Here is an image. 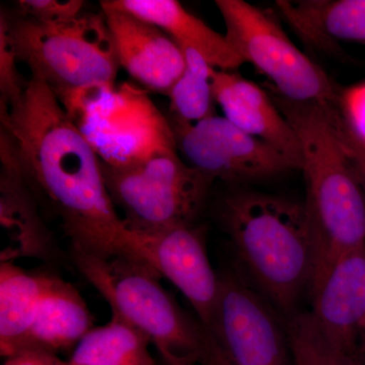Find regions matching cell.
Returning <instances> with one entry per match:
<instances>
[{"label":"cell","mask_w":365,"mask_h":365,"mask_svg":"<svg viewBox=\"0 0 365 365\" xmlns=\"http://www.w3.org/2000/svg\"><path fill=\"white\" fill-rule=\"evenodd\" d=\"M292 365H361L336 349L317 326L311 312L285 318Z\"/></svg>","instance_id":"44dd1931"},{"label":"cell","mask_w":365,"mask_h":365,"mask_svg":"<svg viewBox=\"0 0 365 365\" xmlns=\"http://www.w3.org/2000/svg\"><path fill=\"white\" fill-rule=\"evenodd\" d=\"M212 90L228 121L270 144L302 170L304 155L299 136L269 93L234 71L218 69L212 72Z\"/></svg>","instance_id":"5bb4252c"},{"label":"cell","mask_w":365,"mask_h":365,"mask_svg":"<svg viewBox=\"0 0 365 365\" xmlns=\"http://www.w3.org/2000/svg\"><path fill=\"white\" fill-rule=\"evenodd\" d=\"M26 184L49 204L72 250L122 256L129 230L103 176L102 160L52 91L31 76L16 104L0 109Z\"/></svg>","instance_id":"6da1fadb"},{"label":"cell","mask_w":365,"mask_h":365,"mask_svg":"<svg viewBox=\"0 0 365 365\" xmlns=\"http://www.w3.org/2000/svg\"><path fill=\"white\" fill-rule=\"evenodd\" d=\"M220 216L237 258L261 294L284 318L313 280V235L304 203L241 191L223 199Z\"/></svg>","instance_id":"3957f363"},{"label":"cell","mask_w":365,"mask_h":365,"mask_svg":"<svg viewBox=\"0 0 365 365\" xmlns=\"http://www.w3.org/2000/svg\"><path fill=\"white\" fill-rule=\"evenodd\" d=\"M101 9L120 67L145 88L168 96L185 69L180 46L153 24L102 4Z\"/></svg>","instance_id":"7c38bea8"},{"label":"cell","mask_w":365,"mask_h":365,"mask_svg":"<svg viewBox=\"0 0 365 365\" xmlns=\"http://www.w3.org/2000/svg\"><path fill=\"white\" fill-rule=\"evenodd\" d=\"M225 37L244 60L263 72L282 97L337 104L339 86L290 40L271 14L244 0H216Z\"/></svg>","instance_id":"52a82bcc"},{"label":"cell","mask_w":365,"mask_h":365,"mask_svg":"<svg viewBox=\"0 0 365 365\" xmlns=\"http://www.w3.org/2000/svg\"><path fill=\"white\" fill-rule=\"evenodd\" d=\"M19 59L14 49L9 14L0 13V109H7L21 100L26 83L19 73Z\"/></svg>","instance_id":"7402d4cb"},{"label":"cell","mask_w":365,"mask_h":365,"mask_svg":"<svg viewBox=\"0 0 365 365\" xmlns=\"http://www.w3.org/2000/svg\"><path fill=\"white\" fill-rule=\"evenodd\" d=\"M288 25L313 47L332 51L341 41L365 46V0H278Z\"/></svg>","instance_id":"e0dca14e"},{"label":"cell","mask_w":365,"mask_h":365,"mask_svg":"<svg viewBox=\"0 0 365 365\" xmlns=\"http://www.w3.org/2000/svg\"><path fill=\"white\" fill-rule=\"evenodd\" d=\"M271 98L302 144L314 249L312 292L338 260L365 246V194L341 144L336 106L294 102L277 91Z\"/></svg>","instance_id":"7a4b0ae2"},{"label":"cell","mask_w":365,"mask_h":365,"mask_svg":"<svg viewBox=\"0 0 365 365\" xmlns=\"http://www.w3.org/2000/svg\"><path fill=\"white\" fill-rule=\"evenodd\" d=\"M76 267L107 300L112 314L143 333L167 365H195L205 328L189 318L158 273L126 256L103 257L72 250Z\"/></svg>","instance_id":"5b68a950"},{"label":"cell","mask_w":365,"mask_h":365,"mask_svg":"<svg viewBox=\"0 0 365 365\" xmlns=\"http://www.w3.org/2000/svg\"><path fill=\"white\" fill-rule=\"evenodd\" d=\"M102 172L125 225L141 235L194 225L215 182L182 160L175 140L125 162L102 160Z\"/></svg>","instance_id":"8992f818"},{"label":"cell","mask_w":365,"mask_h":365,"mask_svg":"<svg viewBox=\"0 0 365 365\" xmlns=\"http://www.w3.org/2000/svg\"><path fill=\"white\" fill-rule=\"evenodd\" d=\"M336 108L347 130L365 145V81L345 88L339 86Z\"/></svg>","instance_id":"cb8c5ba5"},{"label":"cell","mask_w":365,"mask_h":365,"mask_svg":"<svg viewBox=\"0 0 365 365\" xmlns=\"http://www.w3.org/2000/svg\"><path fill=\"white\" fill-rule=\"evenodd\" d=\"M101 4L153 24L178 45L200 53L218 71H232L245 63L225 35L215 32L177 0H103Z\"/></svg>","instance_id":"9a60e30c"},{"label":"cell","mask_w":365,"mask_h":365,"mask_svg":"<svg viewBox=\"0 0 365 365\" xmlns=\"http://www.w3.org/2000/svg\"><path fill=\"white\" fill-rule=\"evenodd\" d=\"M93 328V314L76 288L49 276L20 351L35 349L55 354L78 345Z\"/></svg>","instance_id":"2e32d148"},{"label":"cell","mask_w":365,"mask_h":365,"mask_svg":"<svg viewBox=\"0 0 365 365\" xmlns=\"http://www.w3.org/2000/svg\"><path fill=\"white\" fill-rule=\"evenodd\" d=\"M0 225L1 263L23 257L46 258L53 242L26 184L11 137L0 129Z\"/></svg>","instance_id":"4fadbf2b"},{"label":"cell","mask_w":365,"mask_h":365,"mask_svg":"<svg viewBox=\"0 0 365 365\" xmlns=\"http://www.w3.org/2000/svg\"><path fill=\"white\" fill-rule=\"evenodd\" d=\"M311 295V314L319 331L336 349L359 361L365 329V246L338 260Z\"/></svg>","instance_id":"8fae6325"},{"label":"cell","mask_w":365,"mask_h":365,"mask_svg":"<svg viewBox=\"0 0 365 365\" xmlns=\"http://www.w3.org/2000/svg\"><path fill=\"white\" fill-rule=\"evenodd\" d=\"M163 365H167V364H163Z\"/></svg>","instance_id":"f1b7e54d"},{"label":"cell","mask_w":365,"mask_h":365,"mask_svg":"<svg viewBox=\"0 0 365 365\" xmlns=\"http://www.w3.org/2000/svg\"><path fill=\"white\" fill-rule=\"evenodd\" d=\"M123 256L143 262L185 295L208 328L220 294V274L211 265L201 227L185 225L155 234L131 232Z\"/></svg>","instance_id":"30bf717a"},{"label":"cell","mask_w":365,"mask_h":365,"mask_svg":"<svg viewBox=\"0 0 365 365\" xmlns=\"http://www.w3.org/2000/svg\"><path fill=\"white\" fill-rule=\"evenodd\" d=\"M359 359L361 365H365V329L360 338L359 347Z\"/></svg>","instance_id":"83f0119b"},{"label":"cell","mask_w":365,"mask_h":365,"mask_svg":"<svg viewBox=\"0 0 365 365\" xmlns=\"http://www.w3.org/2000/svg\"><path fill=\"white\" fill-rule=\"evenodd\" d=\"M4 365H69L54 353L26 349L7 357Z\"/></svg>","instance_id":"484cf974"},{"label":"cell","mask_w":365,"mask_h":365,"mask_svg":"<svg viewBox=\"0 0 365 365\" xmlns=\"http://www.w3.org/2000/svg\"><path fill=\"white\" fill-rule=\"evenodd\" d=\"M215 314L207 330L232 365H292L279 313L242 276L220 274ZM205 328V327H204Z\"/></svg>","instance_id":"ba28073f"},{"label":"cell","mask_w":365,"mask_h":365,"mask_svg":"<svg viewBox=\"0 0 365 365\" xmlns=\"http://www.w3.org/2000/svg\"><path fill=\"white\" fill-rule=\"evenodd\" d=\"M9 18L19 61L52 91L69 116L111 93L120 64L103 11L59 23Z\"/></svg>","instance_id":"277c9868"},{"label":"cell","mask_w":365,"mask_h":365,"mask_svg":"<svg viewBox=\"0 0 365 365\" xmlns=\"http://www.w3.org/2000/svg\"><path fill=\"white\" fill-rule=\"evenodd\" d=\"M336 126H337L341 144L349 160L355 177L365 194V145L356 140L347 130L337 109H336Z\"/></svg>","instance_id":"d4e9b609"},{"label":"cell","mask_w":365,"mask_h":365,"mask_svg":"<svg viewBox=\"0 0 365 365\" xmlns=\"http://www.w3.org/2000/svg\"><path fill=\"white\" fill-rule=\"evenodd\" d=\"M170 127L182 160L215 181H258L297 170L279 150L249 135L227 118L213 115L195 124Z\"/></svg>","instance_id":"9c48e42d"},{"label":"cell","mask_w":365,"mask_h":365,"mask_svg":"<svg viewBox=\"0 0 365 365\" xmlns=\"http://www.w3.org/2000/svg\"><path fill=\"white\" fill-rule=\"evenodd\" d=\"M49 276L26 272L13 262L0 266V352L7 357L21 350Z\"/></svg>","instance_id":"ac0fdd59"},{"label":"cell","mask_w":365,"mask_h":365,"mask_svg":"<svg viewBox=\"0 0 365 365\" xmlns=\"http://www.w3.org/2000/svg\"><path fill=\"white\" fill-rule=\"evenodd\" d=\"M180 48L184 54L185 69L168 93L170 124H195L215 115L212 72L215 68L193 48Z\"/></svg>","instance_id":"ffe728a7"},{"label":"cell","mask_w":365,"mask_h":365,"mask_svg":"<svg viewBox=\"0 0 365 365\" xmlns=\"http://www.w3.org/2000/svg\"><path fill=\"white\" fill-rule=\"evenodd\" d=\"M199 364L201 365H232L228 361L222 348L216 342L212 334L209 332L207 329H205L203 351Z\"/></svg>","instance_id":"4316f807"},{"label":"cell","mask_w":365,"mask_h":365,"mask_svg":"<svg viewBox=\"0 0 365 365\" xmlns=\"http://www.w3.org/2000/svg\"><path fill=\"white\" fill-rule=\"evenodd\" d=\"M150 340L119 317L93 328L76 346L69 365H158Z\"/></svg>","instance_id":"d6986e66"},{"label":"cell","mask_w":365,"mask_h":365,"mask_svg":"<svg viewBox=\"0 0 365 365\" xmlns=\"http://www.w3.org/2000/svg\"><path fill=\"white\" fill-rule=\"evenodd\" d=\"M19 16L44 23H59L78 18L85 6L83 0H19Z\"/></svg>","instance_id":"603a6c76"}]
</instances>
